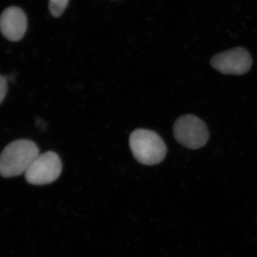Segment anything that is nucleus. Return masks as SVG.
<instances>
[{"instance_id": "obj_4", "label": "nucleus", "mask_w": 257, "mask_h": 257, "mask_svg": "<svg viewBox=\"0 0 257 257\" xmlns=\"http://www.w3.org/2000/svg\"><path fill=\"white\" fill-rule=\"evenodd\" d=\"M62 162L54 152L39 155L25 173V179L33 185H46L55 182L62 173Z\"/></svg>"}, {"instance_id": "obj_1", "label": "nucleus", "mask_w": 257, "mask_h": 257, "mask_svg": "<svg viewBox=\"0 0 257 257\" xmlns=\"http://www.w3.org/2000/svg\"><path fill=\"white\" fill-rule=\"evenodd\" d=\"M39 155L38 147L31 140L10 143L0 155V175L9 178L25 174Z\"/></svg>"}, {"instance_id": "obj_8", "label": "nucleus", "mask_w": 257, "mask_h": 257, "mask_svg": "<svg viewBox=\"0 0 257 257\" xmlns=\"http://www.w3.org/2000/svg\"><path fill=\"white\" fill-rule=\"evenodd\" d=\"M8 92V82L4 76L0 74V104L4 100Z\"/></svg>"}, {"instance_id": "obj_7", "label": "nucleus", "mask_w": 257, "mask_h": 257, "mask_svg": "<svg viewBox=\"0 0 257 257\" xmlns=\"http://www.w3.org/2000/svg\"><path fill=\"white\" fill-rule=\"evenodd\" d=\"M69 0H50L49 10L54 18H59L63 14Z\"/></svg>"}, {"instance_id": "obj_6", "label": "nucleus", "mask_w": 257, "mask_h": 257, "mask_svg": "<svg viewBox=\"0 0 257 257\" xmlns=\"http://www.w3.org/2000/svg\"><path fill=\"white\" fill-rule=\"evenodd\" d=\"M28 29V18L23 10L18 7H10L0 15V32L12 42L23 38Z\"/></svg>"}, {"instance_id": "obj_3", "label": "nucleus", "mask_w": 257, "mask_h": 257, "mask_svg": "<svg viewBox=\"0 0 257 257\" xmlns=\"http://www.w3.org/2000/svg\"><path fill=\"white\" fill-rule=\"evenodd\" d=\"M173 134L180 145L191 150H198L205 146L209 139L207 125L193 114L183 115L176 120Z\"/></svg>"}, {"instance_id": "obj_2", "label": "nucleus", "mask_w": 257, "mask_h": 257, "mask_svg": "<svg viewBox=\"0 0 257 257\" xmlns=\"http://www.w3.org/2000/svg\"><path fill=\"white\" fill-rule=\"evenodd\" d=\"M130 146L135 160L145 165L160 164L167 155L165 142L155 132L138 128L130 135Z\"/></svg>"}, {"instance_id": "obj_5", "label": "nucleus", "mask_w": 257, "mask_h": 257, "mask_svg": "<svg viewBox=\"0 0 257 257\" xmlns=\"http://www.w3.org/2000/svg\"><path fill=\"white\" fill-rule=\"evenodd\" d=\"M211 65L222 74L243 75L251 69L252 60L246 49L236 47L214 55Z\"/></svg>"}]
</instances>
